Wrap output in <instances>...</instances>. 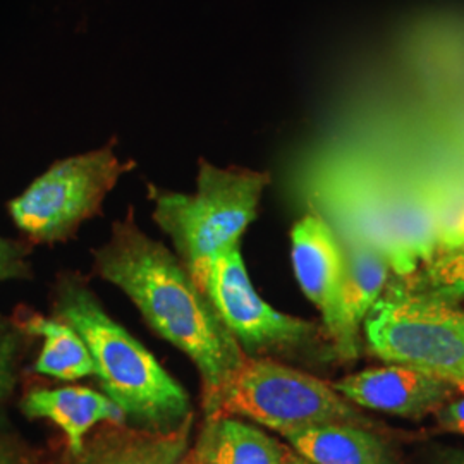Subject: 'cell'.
I'll use <instances>...</instances> for the list:
<instances>
[{
    "label": "cell",
    "mask_w": 464,
    "mask_h": 464,
    "mask_svg": "<svg viewBox=\"0 0 464 464\" xmlns=\"http://www.w3.org/2000/svg\"><path fill=\"white\" fill-rule=\"evenodd\" d=\"M93 256L100 277L122 289L151 329L195 362L201 375L205 418L216 415L246 354L181 260L140 231L133 210L114 222L111 239Z\"/></svg>",
    "instance_id": "6da1fadb"
},
{
    "label": "cell",
    "mask_w": 464,
    "mask_h": 464,
    "mask_svg": "<svg viewBox=\"0 0 464 464\" xmlns=\"http://www.w3.org/2000/svg\"><path fill=\"white\" fill-rule=\"evenodd\" d=\"M57 318L83 337L105 396L151 430L178 429L191 415L189 396L159 362L100 308L84 287L59 289Z\"/></svg>",
    "instance_id": "7a4b0ae2"
},
{
    "label": "cell",
    "mask_w": 464,
    "mask_h": 464,
    "mask_svg": "<svg viewBox=\"0 0 464 464\" xmlns=\"http://www.w3.org/2000/svg\"><path fill=\"white\" fill-rule=\"evenodd\" d=\"M268 183L266 172L218 169L201 160L195 195L164 191L150 184L153 218L172 237L181 264L203 293L217 256L239 246Z\"/></svg>",
    "instance_id": "3957f363"
},
{
    "label": "cell",
    "mask_w": 464,
    "mask_h": 464,
    "mask_svg": "<svg viewBox=\"0 0 464 464\" xmlns=\"http://www.w3.org/2000/svg\"><path fill=\"white\" fill-rule=\"evenodd\" d=\"M222 416H243L281 435L332 423L381 431L332 383L270 358H243L212 418Z\"/></svg>",
    "instance_id": "277c9868"
},
{
    "label": "cell",
    "mask_w": 464,
    "mask_h": 464,
    "mask_svg": "<svg viewBox=\"0 0 464 464\" xmlns=\"http://www.w3.org/2000/svg\"><path fill=\"white\" fill-rule=\"evenodd\" d=\"M368 353L385 365H402L464 391V310L404 295L391 279L366 315Z\"/></svg>",
    "instance_id": "5b68a950"
},
{
    "label": "cell",
    "mask_w": 464,
    "mask_h": 464,
    "mask_svg": "<svg viewBox=\"0 0 464 464\" xmlns=\"http://www.w3.org/2000/svg\"><path fill=\"white\" fill-rule=\"evenodd\" d=\"M205 295L246 356L282 354L320 362L337 358L325 327L281 314L258 296L239 246L217 256L207 276Z\"/></svg>",
    "instance_id": "8992f818"
},
{
    "label": "cell",
    "mask_w": 464,
    "mask_h": 464,
    "mask_svg": "<svg viewBox=\"0 0 464 464\" xmlns=\"http://www.w3.org/2000/svg\"><path fill=\"white\" fill-rule=\"evenodd\" d=\"M112 145L114 141L50 167L11 201L9 212L17 227L36 243H57L97 216L109 191L134 167L133 162H121Z\"/></svg>",
    "instance_id": "52a82bcc"
},
{
    "label": "cell",
    "mask_w": 464,
    "mask_h": 464,
    "mask_svg": "<svg viewBox=\"0 0 464 464\" xmlns=\"http://www.w3.org/2000/svg\"><path fill=\"white\" fill-rule=\"evenodd\" d=\"M332 387L358 408L410 420L435 415L464 392L450 382L402 365L366 368L334 382Z\"/></svg>",
    "instance_id": "ba28073f"
},
{
    "label": "cell",
    "mask_w": 464,
    "mask_h": 464,
    "mask_svg": "<svg viewBox=\"0 0 464 464\" xmlns=\"http://www.w3.org/2000/svg\"><path fill=\"white\" fill-rule=\"evenodd\" d=\"M291 258L303 293L320 310L325 331L335 344L344 281V253L339 236L324 217L310 212L291 231Z\"/></svg>",
    "instance_id": "9c48e42d"
},
{
    "label": "cell",
    "mask_w": 464,
    "mask_h": 464,
    "mask_svg": "<svg viewBox=\"0 0 464 464\" xmlns=\"http://www.w3.org/2000/svg\"><path fill=\"white\" fill-rule=\"evenodd\" d=\"M339 241L344 253V281L341 327L334 349L339 360H356L363 322L385 291L391 266L383 251L360 232L346 231Z\"/></svg>",
    "instance_id": "30bf717a"
},
{
    "label": "cell",
    "mask_w": 464,
    "mask_h": 464,
    "mask_svg": "<svg viewBox=\"0 0 464 464\" xmlns=\"http://www.w3.org/2000/svg\"><path fill=\"white\" fill-rule=\"evenodd\" d=\"M21 410L28 418L49 420L66 433L67 446L74 456L82 454L84 437L102 421L124 423L126 413L105 394L86 387L40 389L28 392Z\"/></svg>",
    "instance_id": "8fae6325"
},
{
    "label": "cell",
    "mask_w": 464,
    "mask_h": 464,
    "mask_svg": "<svg viewBox=\"0 0 464 464\" xmlns=\"http://www.w3.org/2000/svg\"><path fill=\"white\" fill-rule=\"evenodd\" d=\"M312 464H399L381 431L332 423L282 435Z\"/></svg>",
    "instance_id": "7c38bea8"
},
{
    "label": "cell",
    "mask_w": 464,
    "mask_h": 464,
    "mask_svg": "<svg viewBox=\"0 0 464 464\" xmlns=\"http://www.w3.org/2000/svg\"><path fill=\"white\" fill-rule=\"evenodd\" d=\"M189 458L195 464H282L287 450L266 431L222 416L205 421Z\"/></svg>",
    "instance_id": "4fadbf2b"
},
{
    "label": "cell",
    "mask_w": 464,
    "mask_h": 464,
    "mask_svg": "<svg viewBox=\"0 0 464 464\" xmlns=\"http://www.w3.org/2000/svg\"><path fill=\"white\" fill-rule=\"evenodd\" d=\"M19 325L44 339L34 372L59 381H78L95 375V365L83 337L63 320L42 315L17 320Z\"/></svg>",
    "instance_id": "5bb4252c"
},
{
    "label": "cell",
    "mask_w": 464,
    "mask_h": 464,
    "mask_svg": "<svg viewBox=\"0 0 464 464\" xmlns=\"http://www.w3.org/2000/svg\"><path fill=\"white\" fill-rule=\"evenodd\" d=\"M193 416L169 431H130L109 439L92 464H188Z\"/></svg>",
    "instance_id": "9a60e30c"
},
{
    "label": "cell",
    "mask_w": 464,
    "mask_h": 464,
    "mask_svg": "<svg viewBox=\"0 0 464 464\" xmlns=\"http://www.w3.org/2000/svg\"><path fill=\"white\" fill-rule=\"evenodd\" d=\"M391 282L411 298L456 306L464 298V243L435 249L410 276Z\"/></svg>",
    "instance_id": "2e32d148"
},
{
    "label": "cell",
    "mask_w": 464,
    "mask_h": 464,
    "mask_svg": "<svg viewBox=\"0 0 464 464\" xmlns=\"http://www.w3.org/2000/svg\"><path fill=\"white\" fill-rule=\"evenodd\" d=\"M26 335L17 320L0 318V421L17 381V365L26 346Z\"/></svg>",
    "instance_id": "e0dca14e"
},
{
    "label": "cell",
    "mask_w": 464,
    "mask_h": 464,
    "mask_svg": "<svg viewBox=\"0 0 464 464\" xmlns=\"http://www.w3.org/2000/svg\"><path fill=\"white\" fill-rule=\"evenodd\" d=\"M30 274L24 248L0 236V282L26 279Z\"/></svg>",
    "instance_id": "ac0fdd59"
},
{
    "label": "cell",
    "mask_w": 464,
    "mask_h": 464,
    "mask_svg": "<svg viewBox=\"0 0 464 464\" xmlns=\"http://www.w3.org/2000/svg\"><path fill=\"white\" fill-rule=\"evenodd\" d=\"M435 418L440 430L464 435V396L449 401L435 413Z\"/></svg>",
    "instance_id": "d6986e66"
},
{
    "label": "cell",
    "mask_w": 464,
    "mask_h": 464,
    "mask_svg": "<svg viewBox=\"0 0 464 464\" xmlns=\"http://www.w3.org/2000/svg\"><path fill=\"white\" fill-rule=\"evenodd\" d=\"M0 464H34V458L26 452L14 437L0 427Z\"/></svg>",
    "instance_id": "ffe728a7"
},
{
    "label": "cell",
    "mask_w": 464,
    "mask_h": 464,
    "mask_svg": "<svg viewBox=\"0 0 464 464\" xmlns=\"http://www.w3.org/2000/svg\"><path fill=\"white\" fill-rule=\"evenodd\" d=\"M444 464H464V450H450L444 458Z\"/></svg>",
    "instance_id": "44dd1931"
},
{
    "label": "cell",
    "mask_w": 464,
    "mask_h": 464,
    "mask_svg": "<svg viewBox=\"0 0 464 464\" xmlns=\"http://www.w3.org/2000/svg\"><path fill=\"white\" fill-rule=\"evenodd\" d=\"M282 464H312V463H308V461H306V459H304V461H299V459H289V458H287V459H285V461H284V463Z\"/></svg>",
    "instance_id": "7402d4cb"
},
{
    "label": "cell",
    "mask_w": 464,
    "mask_h": 464,
    "mask_svg": "<svg viewBox=\"0 0 464 464\" xmlns=\"http://www.w3.org/2000/svg\"><path fill=\"white\" fill-rule=\"evenodd\" d=\"M188 464H195L193 461H191V458H189V461H188Z\"/></svg>",
    "instance_id": "603a6c76"
}]
</instances>
